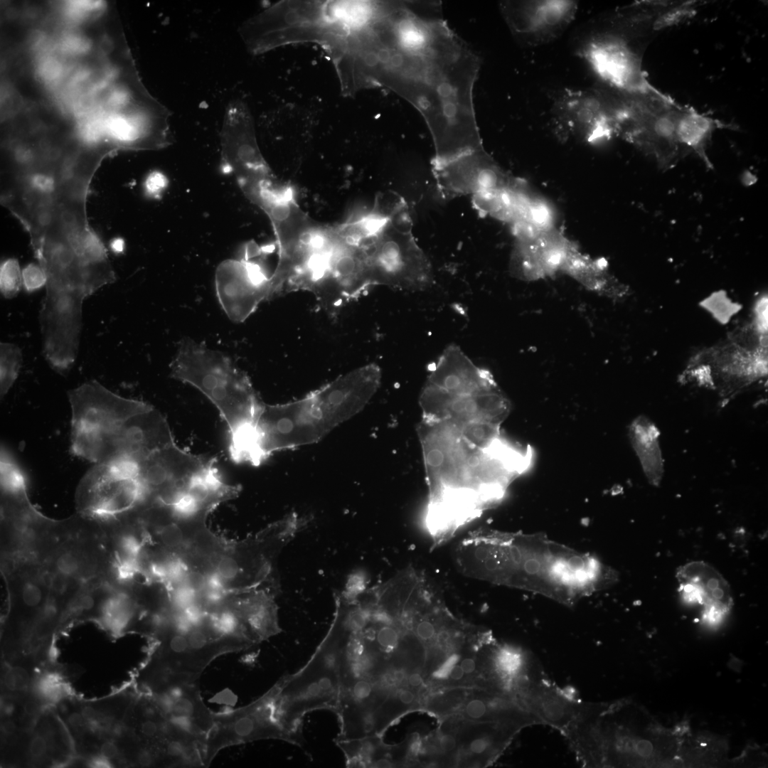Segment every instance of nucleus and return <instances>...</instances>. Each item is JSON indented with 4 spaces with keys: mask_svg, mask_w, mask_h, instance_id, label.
<instances>
[{
    "mask_svg": "<svg viewBox=\"0 0 768 768\" xmlns=\"http://www.w3.org/2000/svg\"><path fill=\"white\" fill-rule=\"evenodd\" d=\"M458 570L473 579L536 591L571 604L602 587L597 560L541 536L479 528L457 545Z\"/></svg>",
    "mask_w": 768,
    "mask_h": 768,
    "instance_id": "nucleus-4",
    "label": "nucleus"
},
{
    "mask_svg": "<svg viewBox=\"0 0 768 768\" xmlns=\"http://www.w3.org/2000/svg\"><path fill=\"white\" fill-rule=\"evenodd\" d=\"M427 383L455 395L473 394L497 386L490 372L475 365L456 344L444 348L432 365Z\"/></svg>",
    "mask_w": 768,
    "mask_h": 768,
    "instance_id": "nucleus-24",
    "label": "nucleus"
},
{
    "mask_svg": "<svg viewBox=\"0 0 768 768\" xmlns=\"http://www.w3.org/2000/svg\"><path fill=\"white\" fill-rule=\"evenodd\" d=\"M499 9L513 37L535 47L558 38L575 20L578 2L572 0L502 1Z\"/></svg>",
    "mask_w": 768,
    "mask_h": 768,
    "instance_id": "nucleus-16",
    "label": "nucleus"
},
{
    "mask_svg": "<svg viewBox=\"0 0 768 768\" xmlns=\"http://www.w3.org/2000/svg\"><path fill=\"white\" fill-rule=\"evenodd\" d=\"M380 367L370 363L284 404L263 403L247 437L233 457L259 466L273 453L316 443L360 412L378 390Z\"/></svg>",
    "mask_w": 768,
    "mask_h": 768,
    "instance_id": "nucleus-5",
    "label": "nucleus"
},
{
    "mask_svg": "<svg viewBox=\"0 0 768 768\" xmlns=\"http://www.w3.org/2000/svg\"><path fill=\"white\" fill-rule=\"evenodd\" d=\"M576 43L577 55L599 82L625 93L654 90L641 68V60L629 36L603 18L587 26Z\"/></svg>",
    "mask_w": 768,
    "mask_h": 768,
    "instance_id": "nucleus-10",
    "label": "nucleus"
},
{
    "mask_svg": "<svg viewBox=\"0 0 768 768\" xmlns=\"http://www.w3.org/2000/svg\"><path fill=\"white\" fill-rule=\"evenodd\" d=\"M137 473L138 466L124 460L95 464L77 487L78 513L106 517L132 508L144 497Z\"/></svg>",
    "mask_w": 768,
    "mask_h": 768,
    "instance_id": "nucleus-12",
    "label": "nucleus"
},
{
    "mask_svg": "<svg viewBox=\"0 0 768 768\" xmlns=\"http://www.w3.org/2000/svg\"><path fill=\"white\" fill-rule=\"evenodd\" d=\"M48 750V742L46 737L41 734L34 735L28 745V753L33 759H41Z\"/></svg>",
    "mask_w": 768,
    "mask_h": 768,
    "instance_id": "nucleus-34",
    "label": "nucleus"
},
{
    "mask_svg": "<svg viewBox=\"0 0 768 768\" xmlns=\"http://www.w3.org/2000/svg\"><path fill=\"white\" fill-rule=\"evenodd\" d=\"M146 693L173 725L205 747L215 712L205 704L198 681L171 680Z\"/></svg>",
    "mask_w": 768,
    "mask_h": 768,
    "instance_id": "nucleus-21",
    "label": "nucleus"
},
{
    "mask_svg": "<svg viewBox=\"0 0 768 768\" xmlns=\"http://www.w3.org/2000/svg\"><path fill=\"white\" fill-rule=\"evenodd\" d=\"M659 432L646 417H638L629 427V437L649 483L658 486L663 473V461L658 444Z\"/></svg>",
    "mask_w": 768,
    "mask_h": 768,
    "instance_id": "nucleus-25",
    "label": "nucleus"
},
{
    "mask_svg": "<svg viewBox=\"0 0 768 768\" xmlns=\"http://www.w3.org/2000/svg\"><path fill=\"white\" fill-rule=\"evenodd\" d=\"M22 280L18 262L8 259L1 265L0 287L1 294L7 299L16 297L20 291Z\"/></svg>",
    "mask_w": 768,
    "mask_h": 768,
    "instance_id": "nucleus-30",
    "label": "nucleus"
},
{
    "mask_svg": "<svg viewBox=\"0 0 768 768\" xmlns=\"http://www.w3.org/2000/svg\"><path fill=\"white\" fill-rule=\"evenodd\" d=\"M464 674V672L460 665H454L452 668L449 676L453 680H460Z\"/></svg>",
    "mask_w": 768,
    "mask_h": 768,
    "instance_id": "nucleus-46",
    "label": "nucleus"
},
{
    "mask_svg": "<svg viewBox=\"0 0 768 768\" xmlns=\"http://www.w3.org/2000/svg\"><path fill=\"white\" fill-rule=\"evenodd\" d=\"M457 660L458 657L457 656V655H452L447 660H446L444 663L436 671L435 676L440 678H446L449 676V673L453 666L456 665V662L457 661Z\"/></svg>",
    "mask_w": 768,
    "mask_h": 768,
    "instance_id": "nucleus-36",
    "label": "nucleus"
},
{
    "mask_svg": "<svg viewBox=\"0 0 768 768\" xmlns=\"http://www.w3.org/2000/svg\"><path fill=\"white\" fill-rule=\"evenodd\" d=\"M269 277L262 265L246 253L226 260L218 267L215 286L219 303L233 321H245L264 301L270 300Z\"/></svg>",
    "mask_w": 768,
    "mask_h": 768,
    "instance_id": "nucleus-18",
    "label": "nucleus"
},
{
    "mask_svg": "<svg viewBox=\"0 0 768 768\" xmlns=\"http://www.w3.org/2000/svg\"><path fill=\"white\" fill-rule=\"evenodd\" d=\"M678 590L687 603L703 606V617L709 624L718 623L731 609L730 587L714 567L698 560L679 566L676 572Z\"/></svg>",
    "mask_w": 768,
    "mask_h": 768,
    "instance_id": "nucleus-23",
    "label": "nucleus"
},
{
    "mask_svg": "<svg viewBox=\"0 0 768 768\" xmlns=\"http://www.w3.org/2000/svg\"><path fill=\"white\" fill-rule=\"evenodd\" d=\"M23 284L28 292H33L46 284V276L39 265L30 264L22 272Z\"/></svg>",
    "mask_w": 768,
    "mask_h": 768,
    "instance_id": "nucleus-33",
    "label": "nucleus"
},
{
    "mask_svg": "<svg viewBox=\"0 0 768 768\" xmlns=\"http://www.w3.org/2000/svg\"><path fill=\"white\" fill-rule=\"evenodd\" d=\"M170 373L198 389L215 406L228 429L230 454L235 452L263 404L247 375L225 354L189 338L180 341Z\"/></svg>",
    "mask_w": 768,
    "mask_h": 768,
    "instance_id": "nucleus-7",
    "label": "nucleus"
},
{
    "mask_svg": "<svg viewBox=\"0 0 768 768\" xmlns=\"http://www.w3.org/2000/svg\"><path fill=\"white\" fill-rule=\"evenodd\" d=\"M1 542L10 608L31 612L30 639L90 614L102 624L127 590L97 518L78 513L55 521L34 511L5 527Z\"/></svg>",
    "mask_w": 768,
    "mask_h": 768,
    "instance_id": "nucleus-1",
    "label": "nucleus"
},
{
    "mask_svg": "<svg viewBox=\"0 0 768 768\" xmlns=\"http://www.w3.org/2000/svg\"><path fill=\"white\" fill-rule=\"evenodd\" d=\"M164 186L163 177L160 174H152L146 181V188L151 193H156Z\"/></svg>",
    "mask_w": 768,
    "mask_h": 768,
    "instance_id": "nucleus-39",
    "label": "nucleus"
},
{
    "mask_svg": "<svg viewBox=\"0 0 768 768\" xmlns=\"http://www.w3.org/2000/svg\"><path fill=\"white\" fill-rule=\"evenodd\" d=\"M348 633L341 617L334 612L331 626L308 663L277 682L274 713L279 724L302 746V721L311 711L334 712L341 685V666Z\"/></svg>",
    "mask_w": 768,
    "mask_h": 768,
    "instance_id": "nucleus-8",
    "label": "nucleus"
},
{
    "mask_svg": "<svg viewBox=\"0 0 768 768\" xmlns=\"http://www.w3.org/2000/svg\"><path fill=\"white\" fill-rule=\"evenodd\" d=\"M35 690L38 697L50 702L60 700L65 693L60 676L55 673L41 676L36 682Z\"/></svg>",
    "mask_w": 768,
    "mask_h": 768,
    "instance_id": "nucleus-31",
    "label": "nucleus"
},
{
    "mask_svg": "<svg viewBox=\"0 0 768 768\" xmlns=\"http://www.w3.org/2000/svg\"><path fill=\"white\" fill-rule=\"evenodd\" d=\"M439 746L445 752H451L456 747V739L452 735H444L439 739Z\"/></svg>",
    "mask_w": 768,
    "mask_h": 768,
    "instance_id": "nucleus-40",
    "label": "nucleus"
},
{
    "mask_svg": "<svg viewBox=\"0 0 768 768\" xmlns=\"http://www.w3.org/2000/svg\"><path fill=\"white\" fill-rule=\"evenodd\" d=\"M407 682L412 687H418L422 683V678L420 673H413L408 676Z\"/></svg>",
    "mask_w": 768,
    "mask_h": 768,
    "instance_id": "nucleus-45",
    "label": "nucleus"
},
{
    "mask_svg": "<svg viewBox=\"0 0 768 768\" xmlns=\"http://www.w3.org/2000/svg\"><path fill=\"white\" fill-rule=\"evenodd\" d=\"M89 765L91 767H96V768H99V767L100 768H105V767L107 768V767H112V764L111 762V760L105 758V757L102 756L101 754H100L98 756H96V757H94L92 759H90Z\"/></svg>",
    "mask_w": 768,
    "mask_h": 768,
    "instance_id": "nucleus-42",
    "label": "nucleus"
},
{
    "mask_svg": "<svg viewBox=\"0 0 768 768\" xmlns=\"http://www.w3.org/2000/svg\"><path fill=\"white\" fill-rule=\"evenodd\" d=\"M1 730L4 735L9 736L13 735L16 730L15 722L11 720L4 721L1 726Z\"/></svg>",
    "mask_w": 768,
    "mask_h": 768,
    "instance_id": "nucleus-44",
    "label": "nucleus"
},
{
    "mask_svg": "<svg viewBox=\"0 0 768 768\" xmlns=\"http://www.w3.org/2000/svg\"><path fill=\"white\" fill-rule=\"evenodd\" d=\"M215 465V459L192 454L174 443L140 462L137 479L144 498L174 506Z\"/></svg>",
    "mask_w": 768,
    "mask_h": 768,
    "instance_id": "nucleus-13",
    "label": "nucleus"
},
{
    "mask_svg": "<svg viewBox=\"0 0 768 768\" xmlns=\"http://www.w3.org/2000/svg\"><path fill=\"white\" fill-rule=\"evenodd\" d=\"M72 429L109 431L131 417L153 406L141 400L122 397L90 380L68 392Z\"/></svg>",
    "mask_w": 768,
    "mask_h": 768,
    "instance_id": "nucleus-19",
    "label": "nucleus"
},
{
    "mask_svg": "<svg viewBox=\"0 0 768 768\" xmlns=\"http://www.w3.org/2000/svg\"><path fill=\"white\" fill-rule=\"evenodd\" d=\"M516 236L510 271L513 277L526 281L543 279L561 271L575 247L553 228Z\"/></svg>",
    "mask_w": 768,
    "mask_h": 768,
    "instance_id": "nucleus-22",
    "label": "nucleus"
},
{
    "mask_svg": "<svg viewBox=\"0 0 768 768\" xmlns=\"http://www.w3.org/2000/svg\"><path fill=\"white\" fill-rule=\"evenodd\" d=\"M277 683L255 701L243 707L214 713V723L204 747V767L210 766L222 750L256 740L275 739L296 745L293 737L274 715Z\"/></svg>",
    "mask_w": 768,
    "mask_h": 768,
    "instance_id": "nucleus-11",
    "label": "nucleus"
},
{
    "mask_svg": "<svg viewBox=\"0 0 768 768\" xmlns=\"http://www.w3.org/2000/svg\"><path fill=\"white\" fill-rule=\"evenodd\" d=\"M67 720L69 725L75 730H80L86 726L87 727V723L81 712L72 713L69 715Z\"/></svg>",
    "mask_w": 768,
    "mask_h": 768,
    "instance_id": "nucleus-38",
    "label": "nucleus"
},
{
    "mask_svg": "<svg viewBox=\"0 0 768 768\" xmlns=\"http://www.w3.org/2000/svg\"><path fill=\"white\" fill-rule=\"evenodd\" d=\"M415 694L410 689L400 688L396 694L397 700L402 705H410L415 700Z\"/></svg>",
    "mask_w": 768,
    "mask_h": 768,
    "instance_id": "nucleus-41",
    "label": "nucleus"
},
{
    "mask_svg": "<svg viewBox=\"0 0 768 768\" xmlns=\"http://www.w3.org/2000/svg\"><path fill=\"white\" fill-rule=\"evenodd\" d=\"M767 299L766 300L763 299L762 302L760 301L759 304L758 306V309H757V312L758 325L759 326V329H762L763 331H765V329L767 330Z\"/></svg>",
    "mask_w": 768,
    "mask_h": 768,
    "instance_id": "nucleus-37",
    "label": "nucleus"
},
{
    "mask_svg": "<svg viewBox=\"0 0 768 768\" xmlns=\"http://www.w3.org/2000/svg\"><path fill=\"white\" fill-rule=\"evenodd\" d=\"M3 681L4 687L11 692L25 691L31 683L29 673L21 666L9 668L4 674Z\"/></svg>",
    "mask_w": 768,
    "mask_h": 768,
    "instance_id": "nucleus-32",
    "label": "nucleus"
},
{
    "mask_svg": "<svg viewBox=\"0 0 768 768\" xmlns=\"http://www.w3.org/2000/svg\"><path fill=\"white\" fill-rule=\"evenodd\" d=\"M454 422L462 437L479 449L489 447L501 437L499 425L484 422Z\"/></svg>",
    "mask_w": 768,
    "mask_h": 768,
    "instance_id": "nucleus-29",
    "label": "nucleus"
},
{
    "mask_svg": "<svg viewBox=\"0 0 768 768\" xmlns=\"http://www.w3.org/2000/svg\"><path fill=\"white\" fill-rule=\"evenodd\" d=\"M460 666L463 669L464 673L470 674L476 669V662L471 658H466L462 661Z\"/></svg>",
    "mask_w": 768,
    "mask_h": 768,
    "instance_id": "nucleus-43",
    "label": "nucleus"
},
{
    "mask_svg": "<svg viewBox=\"0 0 768 768\" xmlns=\"http://www.w3.org/2000/svg\"><path fill=\"white\" fill-rule=\"evenodd\" d=\"M0 352V393L2 398L18 376L22 356L20 348L10 343H1Z\"/></svg>",
    "mask_w": 768,
    "mask_h": 768,
    "instance_id": "nucleus-28",
    "label": "nucleus"
},
{
    "mask_svg": "<svg viewBox=\"0 0 768 768\" xmlns=\"http://www.w3.org/2000/svg\"><path fill=\"white\" fill-rule=\"evenodd\" d=\"M419 403L425 420L484 422L499 426L511 409V402L498 385L473 394L455 395L426 382Z\"/></svg>",
    "mask_w": 768,
    "mask_h": 768,
    "instance_id": "nucleus-17",
    "label": "nucleus"
},
{
    "mask_svg": "<svg viewBox=\"0 0 768 768\" xmlns=\"http://www.w3.org/2000/svg\"><path fill=\"white\" fill-rule=\"evenodd\" d=\"M14 711V705L12 703L9 701H4L1 703V713L4 716H10Z\"/></svg>",
    "mask_w": 768,
    "mask_h": 768,
    "instance_id": "nucleus-47",
    "label": "nucleus"
},
{
    "mask_svg": "<svg viewBox=\"0 0 768 768\" xmlns=\"http://www.w3.org/2000/svg\"><path fill=\"white\" fill-rule=\"evenodd\" d=\"M359 242L371 287L385 285L419 291L432 283L430 260L412 233V221L402 199L377 200L361 218Z\"/></svg>",
    "mask_w": 768,
    "mask_h": 768,
    "instance_id": "nucleus-6",
    "label": "nucleus"
},
{
    "mask_svg": "<svg viewBox=\"0 0 768 768\" xmlns=\"http://www.w3.org/2000/svg\"><path fill=\"white\" fill-rule=\"evenodd\" d=\"M370 51L368 78L419 111L432 137L433 163L484 148L473 102L480 59L451 30L437 4L390 3Z\"/></svg>",
    "mask_w": 768,
    "mask_h": 768,
    "instance_id": "nucleus-2",
    "label": "nucleus"
},
{
    "mask_svg": "<svg viewBox=\"0 0 768 768\" xmlns=\"http://www.w3.org/2000/svg\"><path fill=\"white\" fill-rule=\"evenodd\" d=\"M102 432L107 463L125 460L138 465L153 453L175 443L168 421L154 407L131 417L113 430Z\"/></svg>",
    "mask_w": 768,
    "mask_h": 768,
    "instance_id": "nucleus-20",
    "label": "nucleus"
},
{
    "mask_svg": "<svg viewBox=\"0 0 768 768\" xmlns=\"http://www.w3.org/2000/svg\"><path fill=\"white\" fill-rule=\"evenodd\" d=\"M561 271L593 292L602 293L609 289L604 262L590 258L575 247L568 255Z\"/></svg>",
    "mask_w": 768,
    "mask_h": 768,
    "instance_id": "nucleus-26",
    "label": "nucleus"
},
{
    "mask_svg": "<svg viewBox=\"0 0 768 768\" xmlns=\"http://www.w3.org/2000/svg\"><path fill=\"white\" fill-rule=\"evenodd\" d=\"M715 124L710 117L695 111H681L676 124L677 142L696 151L701 150Z\"/></svg>",
    "mask_w": 768,
    "mask_h": 768,
    "instance_id": "nucleus-27",
    "label": "nucleus"
},
{
    "mask_svg": "<svg viewBox=\"0 0 768 768\" xmlns=\"http://www.w3.org/2000/svg\"><path fill=\"white\" fill-rule=\"evenodd\" d=\"M100 753L105 758L112 760L120 755V750L115 742L106 741L101 745Z\"/></svg>",
    "mask_w": 768,
    "mask_h": 768,
    "instance_id": "nucleus-35",
    "label": "nucleus"
},
{
    "mask_svg": "<svg viewBox=\"0 0 768 768\" xmlns=\"http://www.w3.org/2000/svg\"><path fill=\"white\" fill-rule=\"evenodd\" d=\"M522 708L565 736L593 708L555 684L535 658L514 698Z\"/></svg>",
    "mask_w": 768,
    "mask_h": 768,
    "instance_id": "nucleus-15",
    "label": "nucleus"
},
{
    "mask_svg": "<svg viewBox=\"0 0 768 768\" xmlns=\"http://www.w3.org/2000/svg\"><path fill=\"white\" fill-rule=\"evenodd\" d=\"M111 247L114 252H121L123 250V241L121 239H116L112 242Z\"/></svg>",
    "mask_w": 768,
    "mask_h": 768,
    "instance_id": "nucleus-48",
    "label": "nucleus"
},
{
    "mask_svg": "<svg viewBox=\"0 0 768 768\" xmlns=\"http://www.w3.org/2000/svg\"><path fill=\"white\" fill-rule=\"evenodd\" d=\"M621 92L599 83L564 88L553 97L550 119L561 139L573 138L595 146L619 135Z\"/></svg>",
    "mask_w": 768,
    "mask_h": 768,
    "instance_id": "nucleus-9",
    "label": "nucleus"
},
{
    "mask_svg": "<svg viewBox=\"0 0 768 768\" xmlns=\"http://www.w3.org/2000/svg\"><path fill=\"white\" fill-rule=\"evenodd\" d=\"M432 172L442 198L498 193L522 181L508 174L484 148L444 163H432Z\"/></svg>",
    "mask_w": 768,
    "mask_h": 768,
    "instance_id": "nucleus-14",
    "label": "nucleus"
},
{
    "mask_svg": "<svg viewBox=\"0 0 768 768\" xmlns=\"http://www.w3.org/2000/svg\"><path fill=\"white\" fill-rule=\"evenodd\" d=\"M417 432L428 487L425 526L434 547L496 506L531 462L530 448L502 436L486 449L474 447L450 420L422 418Z\"/></svg>",
    "mask_w": 768,
    "mask_h": 768,
    "instance_id": "nucleus-3",
    "label": "nucleus"
}]
</instances>
